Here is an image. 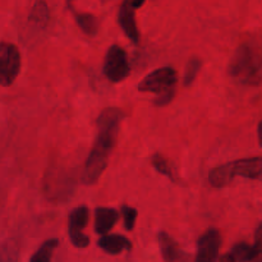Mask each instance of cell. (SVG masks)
Wrapping results in <instances>:
<instances>
[{"mask_svg": "<svg viewBox=\"0 0 262 262\" xmlns=\"http://www.w3.org/2000/svg\"><path fill=\"white\" fill-rule=\"evenodd\" d=\"M123 117L124 114L118 107H106L100 113L96 120V140H95L94 147L87 158L83 174H82V182L86 186H92V184L97 183L100 177L106 169L112 151L117 143Z\"/></svg>", "mask_w": 262, "mask_h": 262, "instance_id": "cell-1", "label": "cell"}, {"mask_svg": "<svg viewBox=\"0 0 262 262\" xmlns=\"http://www.w3.org/2000/svg\"><path fill=\"white\" fill-rule=\"evenodd\" d=\"M228 74L246 87L262 86V32L247 33L235 49Z\"/></svg>", "mask_w": 262, "mask_h": 262, "instance_id": "cell-2", "label": "cell"}, {"mask_svg": "<svg viewBox=\"0 0 262 262\" xmlns=\"http://www.w3.org/2000/svg\"><path fill=\"white\" fill-rule=\"evenodd\" d=\"M237 177L262 182V156L230 161L215 166L209 171V182L215 188H224L229 186Z\"/></svg>", "mask_w": 262, "mask_h": 262, "instance_id": "cell-3", "label": "cell"}, {"mask_svg": "<svg viewBox=\"0 0 262 262\" xmlns=\"http://www.w3.org/2000/svg\"><path fill=\"white\" fill-rule=\"evenodd\" d=\"M177 72L171 67H161L151 72L138 83V91L156 94L154 105L158 107L166 106L176 97Z\"/></svg>", "mask_w": 262, "mask_h": 262, "instance_id": "cell-4", "label": "cell"}, {"mask_svg": "<svg viewBox=\"0 0 262 262\" xmlns=\"http://www.w3.org/2000/svg\"><path fill=\"white\" fill-rule=\"evenodd\" d=\"M76 173L63 165L50 164L43 177V193L51 202H66L76 191Z\"/></svg>", "mask_w": 262, "mask_h": 262, "instance_id": "cell-5", "label": "cell"}, {"mask_svg": "<svg viewBox=\"0 0 262 262\" xmlns=\"http://www.w3.org/2000/svg\"><path fill=\"white\" fill-rule=\"evenodd\" d=\"M105 77L112 83L123 82L130 74V64L124 49L119 45H112L105 55L104 68Z\"/></svg>", "mask_w": 262, "mask_h": 262, "instance_id": "cell-6", "label": "cell"}, {"mask_svg": "<svg viewBox=\"0 0 262 262\" xmlns=\"http://www.w3.org/2000/svg\"><path fill=\"white\" fill-rule=\"evenodd\" d=\"M20 71V54L15 45L3 41L0 45V83L9 87Z\"/></svg>", "mask_w": 262, "mask_h": 262, "instance_id": "cell-7", "label": "cell"}, {"mask_svg": "<svg viewBox=\"0 0 262 262\" xmlns=\"http://www.w3.org/2000/svg\"><path fill=\"white\" fill-rule=\"evenodd\" d=\"M89 207L82 205L69 212L68 216V234L71 243L77 248H86L90 245V238L83 234V229L89 223Z\"/></svg>", "mask_w": 262, "mask_h": 262, "instance_id": "cell-8", "label": "cell"}, {"mask_svg": "<svg viewBox=\"0 0 262 262\" xmlns=\"http://www.w3.org/2000/svg\"><path fill=\"white\" fill-rule=\"evenodd\" d=\"M146 0H123L118 12V23L123 32L133 43L140 42V31L136 22V10L145 4Z\"/></svg>", "mask_w": 262, "mask_h": 262, "instance_id": "cell-9", "label": "cell"}, {"mask_svg": "<svg viewBox=\"0 0 262 262\" xmlns=\"http://www.w3.org/2000/svg\"><path fill=\"white\" fill-rule=\"evenodd\" d=\"M220 246H222V235L219 230L210 228L200 237L197 242L194 262H217Z\"/></svg>", "mask_w": 262, "mask_h": 262, "instance_id": "cell-10", "label": "cell"}, {"mask_svg": "<svg viewBox=\"0 0 262 262\" xmlns=\"http://www.w3.org/2000/svg\"><path fill=\"white\" fill-rule=\"evenodd\" d=\"M159 247L165 262H194L192 256L179 247L178 243L166 232H160L158 235Z\"/></svg>", "mask_w": 262, "mask_h": 262, "instance_id": "cell-11", "label": "cell"}, {"mask_svg": "<svg viewBox=\"0 0 262 262\" xmlns=\"http://www.w3.org/2000/svg\"><path fill=\"white\" fill-rule=\"evenodd\" d=\"M97 246L109 255H119L123 251H132V242L120 234H105L97 241Z\"/></svg>", "mask_w": 262, "mask_h": 262, "instance_id": "cell-12", "label": "cell"}, {"mask_svg": "<svg viewBox=\"0 0 262 262\" xmlns=\"http://www.w3.org/2000/svg\"><path fill=\"white\" fill-rule=\"evenodd\" d=\"M119 219V214L112 207H97L95 210V232L100 235H105L113 229Z\"/></svg>", "mask_w": 262, "mask_h": 262, "instance_id": "cell-13", "label": "cell"}, {"mask_svg": "<svg viewBox=\"0 0 262 262\" xmlns=\"http://www.w3.org/2000/svg\"><path fill=\"white\" fill-rule=\"evenodd\" d=\"M71 12L73 13L74 20H76L77 26L82 30V32L86 33L87 36H96L99 32L100 22L94 14L86 12H77L73 9V7L69 8Z\"/></svg>", "mask_w": 262, "mask_h": 262, "instance_id": "cell-14", "label": "cell"}, {"mask_svg": "<svg viewBox=\"0 0 262 262\" xmlns=\"http://www.w3.org/2000/svg\"><path fill=\"white\" fill-rule=\"evenodd\" d=\"M28 20L37 28H46L50 22V10L45 0H36L31 8Z\"/></svg>", "mask_w": 262, "mask_h": 262, "instance_id": "cell-15", "label": "cell"}, {"mask_svg": "<svg viewBox=\"0 0 262 262\" xmlns=\"http://www.w3.org/2000/svg\"><path fill=\"white\" fill-rule=\"evenodd\" d=\"M151 164H152L154 168L159 171L160 174L165 176L173 183H179V178L177 176L176 170L171 166V164L169 163V160L166 158H164L161 154H154L152 158H151Z\"/></svg>", "mask_w": 262, "mask_h": 262, "instance_id": "cell-16", "label": "cell"}, {"mask_svg": "<svg viewBox=\"0 0 262 262\" xmlns=\"http://www.w3.org/2000/svg\"><path fill=\"white\" fill-rule=\"evenodd\" d=\"M58 245L59 241L56 238H50V239L45 241L38 247V250L31 256L30 262H51L53 253L55 251V248L58 247Z\"/></svg>", "mask_w": 262, "mask_h": 262, "instance_id": "cell-17", "label": "cell"}, {"mask_svg": "<svg viewBox=\"0 0 262 262\" xmlns=\"http://www.w3.org/2000/svg\"><path fill=\"white\" fill-rule=\"evenodd\" d=\"M232 253L238 262H255L257 258V251L255 246H251L246 242L237 243L232 248Z\"/></svg>", "mask_w": 262, "mask_h": 262, "instance_id": "cell-18", "label": "cell"}, {"mask_svg": "<svg viewBox=\"0 0 262 262\" xmlns=\"http://www.w3.org/2000/svg\"><path fill=\"white\" fill-rule=\"evenodd\" d=\"M202 61L199 58H191L186 66V72H184L183 77V84L186 87H189L194 81H196L197 76H199L200 71H201Z\"/></svg>", "mask_w": 262, "mask_h": 262, "instance_id": "cell-19", "label": "cell"}, {"mask_svg": "<svg viewBox=\"0 0 262 262\" xmlns=\"http://www.w3.org/2000/svg\"><path fill=\"white\" fill-rule=\"evenodd\" d=\"M120 211H122L123 215V222H124V228L125 230L130 232V230L135 229L136 220H137L138 212L135 207H130L128 205H122L120 207Z\"/></svg>", "mask_w": 262, "mask_h": 262, "instance_id": "cell-20", "label": "cell"}, {"mask_svg": "<svg viewBox=\"0 0 262 262\" xmlns=\"http://www.w3.org/2000/svg\"><path fill=\"white\" fill-rule=\"evenodd\" d=\"M255 248L257 251V258L255 262H262V223L257 227L255 233Z\"/></svg>", "mask_w": 262, "mask_h": 262, "instance_id": "cell-21", "label": "cell"}, {"mask_svg": "<svg viewBox=\"0 0 262 262\" xmlns=\"http://www.w3.org/2000/svg\"><path fill=\"white\" fill-rule=\"evenodd\" d=\"M220 262H238L237 260H235V257L233 256V253H227V255L223 256L222 258H220Z\"/></svg>", "mask_w": 262, "mask_h": 262, "instance_id": "cell-22", "label": "cell"}, {"mask_svg": "<svg viewBox=\"0 0 262 262\" xmlns=\"http://www.w3.org/2000/svg\"><path fill=\"white\" fill-rule=\"evenodd\" d=\"M257 137H258V145L262 147V120L257 125Z\"/></svg>", "mask_w": 262, "mask_h": 262, "instance_id": "cell-23", "label": "cell"}, {"mask_svg": "<svg viewBox=\"0 0 262 262\" xmlns=\"http://www.w3.org/2000/svg\"><path fill=\"white\" fill-rule=\"evenodd\" d=\"M72 2H73V0H67V3H68V7L69 8L72 7Z\"/></svg>", "mask_w": 262, "mask_h": 262, "instance_id": "cell-24", "label": "cell"}]
</instances>
